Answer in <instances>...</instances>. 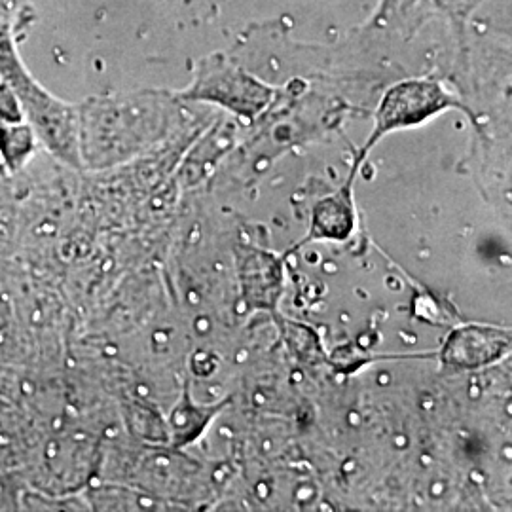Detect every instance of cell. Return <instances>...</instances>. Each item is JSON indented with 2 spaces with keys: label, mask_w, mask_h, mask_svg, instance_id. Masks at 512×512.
<instances>
[{
  "label": "cell",
  "mask_w": 512,
  "mask_h": 512,
  "mask_svg": "<svg viewBox=\"0 0 512 512\" xmlns=\"http://www.w3.org/2000/svg\"><path fill=\"white\" fill-rule=\"evenodd\" d=\"M97 480L120 482L173 505H192L205 494L200 461L171 444L141 442L131 450L107 452L103 444Z\"/></svg>",
  "instance_id": "2"
},
{
  "label": "cell",
  "mask_w": 512,
  "mask_h": 512,
  "mask_svg": "<svg viewBox=\"0 0 512 512\" xmlns=\"http://www.w3.org/2000/svg\"><path fill=\"white\" fill-rule=\"evenodd\" d=\"M37 145L16 95L0 80V164L10 173H18L29 164Z\"/></svg>",
  "instance_id": "11"
},
{
  "label": "cell",
  "mask_w": 512,
  "mask_h": 512,
  "mask_svg": "<svg viewBox=\"0 0 512 512\" xmlns=\"http://www.w3.org/2000/svg\"><path fill=\"white\" fill-rule=\"evenodd\" d=\"M511 351V334L488 325H463L452 330L439 351L442 366L476 370L499 363Z\"/></svg>",
  "instance_id": "7"
},
{
  "label": "cell",
  "mask_w": 512,
  "mask_h": 512,
  "mask_svg": "<svg viewBox=\"0 0 512 512\" xmlns=\"http://www.w3.org/2000/svg\"><path fill=\"white\" fill-rule=\"evenodd\" d=\"M35 346L19 315L14 277L0 272V365L33 366Z\"/></svg>",
  "instance_id": "12"
},
{
  "label": "cell",
  "mask_w": 512,
  "mask_h": 512,
  "mask_svg": "<svg viewBox=\"0 0 512 512\" xmlns=\"http://www.w3.org/2000/svg\"><path fill=\"white\" fill-rule=\"evenodd\" d=\"M0 370H2V365H0Z\"/></svg>",
  "instance_id": "17"
},
{
  "label": "cell",
  "mask_w": 512,
  "mask_h": 512,
  "mask_svg": "<svg viewBox=\"0 0 512 512\" xmlns=\"http://www.w3.org/2000/svg\"><path fill=\"white\" fill-rule=\"evenodd\" d=\"M239 289L249 310H277L283 294V262L279 256L253 245H239Z\"/></svg>",
  "instance_id": "8"
},
{
  "label": "cell",
  "mask_w": 512,
  "mask_h": 512,
  "mask_svg": "<svg viewBox=\"0 0 512 512\" xmlns=\"http://www.w3.org/2000/svg\"><path fill=\"white\" fill-rule=\"evenodd\" d=\"M78 112L82 167L107 169L164 141L175 107L169 95L148 92L90 99Z\"/></svg>",
  "instance_id": "1"
},
{
  "label": "cell",
  "mask_w": 512,
  "mask_h": 512,
  "mask_svg": "<svg viewBox=\"0 0 512 512\" xmlns=\"http://www.w3.org/2000/svg\"><path fill=\"white\" fill-rule=\"evenodd\" d=\"M186 103H207L228 110L243 122H256L277 99V90L247 73L224 55L203 59L192 84L179 93Z\"/></svg>",
  "instance_id": "6"
},
{
  "label": "cell",
  "mask_w": 512,
  "mask_h": 512,
  "mask_svg": "<svg viewBox=\"0 0 512 512\" xmlns=\"http://www.w3.org/2000/svg\"><path fill=\"white\" fill-rule=\"evenodd\" d=\"M0 80H4L16 95L25 122L33 129L38 145L46 148L59 164L74 171H84L80 158L78 105L55 97L29 74L10 35H0Z\"/></svg>",
  "instance_id": "3"
},
{
  "label": "cell",
  "mask_w": 512,
  "mask_h": 512,
  "mask_svg": "<svg viewBox=\"0 0 512 512\" xmlns=\"http://www.w3.org/2000/svg\"><path fill=\"white\" fill-rule=\"evenodd\" d=\"M103 442L65 418L44 431L31 463L19 473L25 486L52 495L82 494L97 480Z\"/></svg>",
  "instance_id": "4"
},
{
  "label": "cell",
  "mask_w": 512,
  "mask_h": 512,
  "mask_svg": "<svg viewBox=\"0 0 512 512\" xmlns=\"http://www.w3.org/2000/svg\"><path fill=\"white\" fill-rule=\"evenodd\" d=\"M25 482L19 473L0 471V512L21 511V494Z\"/></svg>",
  "instance_id": "15"
},
{
  "label": "cell",
  "mask_w": 512,
  "mask_h": 512,
  "mask_svg": "<svg viewBox=\"0 0 512 512\" xmlns=\"http://www.w3.org/2000/svg\"><path fill=\"white\" fill-rule=\"evenodd\" d=\"M448 110H461L471 116L469 107L437 78H406L393 84L380 99L374 112V128L363 148L357 150L353 164L361 167L370 150L387 135L420 128Z\"/></svg>",
  "instance_id": "5"
},
{
  "label": "cell",
  "mask_w": 512,
  "mask_h": 512,
  "mask_svg": "<svg viewBox=\"0 0 512 512\" xmlns=\"http://www.w3.org/2000/svg\"><path fill=\"white\" fill-rule=\"evenodd\" d=\"M359 167L351 165L348 179L336 192L321 198L311 209L310 228L304 241L298 247L311 241H346L355 230V200L353 184Z\"/></svg>",
  "instance_id": "10"
},
{
  "label": "cell",
  "mask_w": 512,
  "mask_h": 512,
  "mask_svg": "<svg viewBox=\"0 0 512 512\" xmlns=\"http://www.w3.org/2000/svg\"><path fill=\"white\" fill-rule=\"evenodd\" d=\"M433 8H437V0H380L372 25L412 33Z\"/></svg>",
  "instance_id": "14"
},
{
  "label": "cell",
  "mask_w": 512,
  "mask_h": 512,
  "mask_svg": "<svg viewBox=\"0 0 512 512\" xmlns=\"http://www.w3.org/2000/svg\"><path fill=\"white\" fill-rule=\"evenodd\" d=\"M482 0H437V6L446 10L452 18H467L473 10L478 8Z\"/></svg>",
  "instance_id": "16"
},
{
  "label": "cell",
  "mask_w": 512,
  "mask_h": 512,
  "mask_svg": "<svg viewBox=\"0 0 512 512\" xmlns=\"http://www.w3.org/2000/svg\"><path fill=\"white\" fill-rule=\"evenodd\" d=\"M224 404L205 406L194 401L190 385H184L179 401L171 408L167 416V435L169 444L175 448H184L202 437L209 423L219 416Z\"/></svg>",
  "instance_id": "13"
},
{
  "label": "cell",
  "mask_w": 512,
  "mask_h": 512,
  "mask_svg": "<svg viewBox=\"0 0 512 512\" xmlns=\"http://www.w3.org/2000/svg\"><path fill=\"white\" fill-rule=\"evenodd\" d=\"M46 427L0 395V471L21 473L35 456Z\"/></svg>",
  "instance_id": "9"
}]
</instances>
